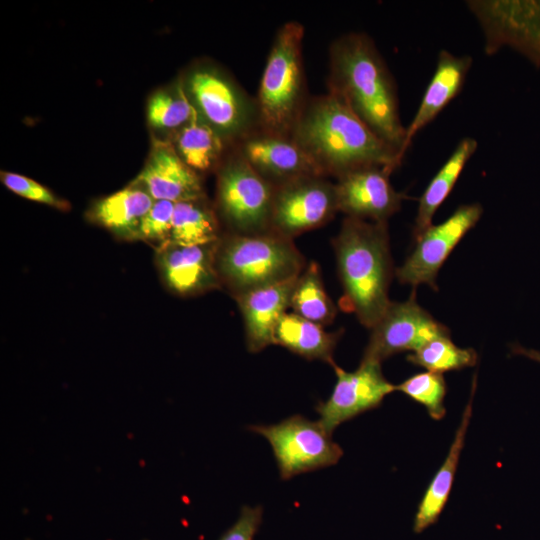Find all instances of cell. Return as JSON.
<instances>
[{
	"label": "cell",
	"instance_id": "cell-10",
	"mask_svg": "<svg viewBox=\"0 0 540 540\" xmlns=\"http://www.w3.org/2000/svg\"><path fill=\"white\" fill-rule=\"evenodd\" d=\"M467 6L485 38V53L510 46L540 64V1L472 0Z\"/></svg>",
	"mask_w": 540,
	"mask_h": 540
},
{
	"label": "cell",
	"instance_id": "cell-6",
	"mask_svg": "<svg viewBox=\"0 0 540 540\" xmlns=\"http://www.w3.org/2000/svg\"><path fill=\"white\" fill-rule=\"evenodd\" d=\"M179 81L198 119L230 147L259 128L255 98L213 62L193 64Z\"/></svg>",
	"mask_w": 540,
	"mask_h": 540
},
{
	"label": "cell",
	"instance_id": "cell-3",
	"mask_svg": "<svg viewBox=\"0 0 540 540\" xmlns=\"http://www.w3.org/2000/svg\"><path fill=\"white\" fill-rule=\"evenodd\" d=\"M332 246L343 288L340 306L371 329L391 302L388 292L395 270L388 223L345 217Z\"/></svg>",
	"mask_w": 540,
	"mask_h": 540
},
{
	"label": "cell",
	"instance_id": "cell-23",
	"mask_svg": "<svg viewBox=\"0 0 540 540\" xmlns=\"http://www.w3.org/2000/svg\"><path fill=\"white\" fill-rule=\"evenodd\" d=\"M477 147L478 143L474 138L465 137L461 139L447 161L431 179L419 198L417 215L412 230L413 240L417 239L432 225L434 214L453 190Z\"/></svg>",
	"mask_w": 540,
	"mask_h": 540
},
{
	"label": "cell",
	"instance_id": "cell-5",
	"mask_svg": "<svg viewBox=\"0 0 540 540\" xmlns=\"http://www.w3.org/2000/svg\"><path fill=\"white\" fill-rule=\"evenodd\" d=\"M302 23L281 25L272 42L255 98L259 128L290 136L308 98L304 65Z\"/></svg>",
	"mask_w": 540,
	"mask_h": 540
},
{
	"label": "cell",
	"instance_id": "cell-22",
	"mask_svg": "<svg viewBox=\"0 0 540 540\" xmlns=\"http://www.w3.org/2000/svg\"><path fill=\"white\" fill-rule=\"evenodd\" d=\"M342 334L343 329L328 332L320 324L286 312L275 328L274 345H280L306 360H319L332 366L335 363L333 354Z\"/></svg>",
	"mask_w": 540,
	"mask_h": 540
},
{
	"label": "cell",
	"instance_id": "cell-15",
	"mask_svg": "<svg viewBox=\"0 0 540 540\" xmlns=\"http://www.w3.org/2000/svg\"><path fill=\"white\" fill-rule=\"evenodd\" d=\"M232 147L274 186L304 176H324L291 136L257 128Z\"/></svg>",
	"mask_w": 540,
	"mask_h": 540
},
{
	"label": "cell",
	"instance_id": "cell-30",
	"mask_svg": "<svg viewBox=\"0 0 540 540\" xmlns=\"http://www.w3.org/2000/svg\"><path fill=\"white\" fill-rule=\"evenodd\" d=\"M175 203L167 200H154L150 210L143 217L137 239L157 243L158 248L168 244L172 229Z\"/></svg>",
	"mask_w": 540,
	"mask_h": 540
},
{
	"label": "cell",
	"instance_id": "cell-1",
	"mask_svg": "<svg viewBox=\"0 0 540 540\" xmlns=\"http://www.w3.org/2000/svg\"><path fill=\"white\" fill-rule=\"evenodd\" d=\"M327 88L404 158L406 127L400 117L397 86L369 35L350 32L330 44Z\"/></svg>",
	"mask_w": 540,
	"mask_h": 540
},
{
	"label": "cell",
	"instance_id": "cell-16",
	"mask_svg": "<svg viewBox=\"0 0 540 540\" xmlns=\"http://www.w3.org/2000/svg\"><path fill=\"white\" fill-rule=\"evenodd\" d=\"M217 242L208 245L168 243L157 250V265L165 285L175 294L193 296L221 286L215 265Z\"/></svg>",
	"mask_w": 540,
	"mask_h": 540
},
{
	"label": "cell",
	"instance_id": "cell-14",
	"mask_svg": "<svg viewBox=\"0 0 540 540\" xmlns=\"http://www.w3.org/2000/svg\"><path fill=\"white\" fill-rule=\"evenodd\" d=\"M390 172L380 166L362 167L336 178L339 212L346 217L387 221L406 199L390 182Z\"/></svg>",
	"mask_w": 540,
	"mask_h": 540
},
{
	"label": "cell",
	"instance_id": "cell-25",
	"mask_svg": "<svg viewBox=\"0 0 540 540\" xmlns=\"http://www.w3.org/2000/svg\"><path fill=\"white\" fill-rule=\"evenodd\" d=\"M219 217L206 197L175 203L168 243L191 246L214 244L221 238Z\"/></svg>",
	"mask_w": 540,
	"mask_h": 540
},
{
	"label": "cell",
	"instance_id": "cell-7",
	"mask_svg": "<svg viewBox=\"0 0 540 540\" xmlns=\"http://www.w3.org/2000/svg\"><path fill=\"white\" fill-rule=\"evenodd\" d=\"M217 172L216 212L228 232L251 235L271 231L275 186L230 147Z\"/></svg>",
	"mask_w": 540,
	"mask_h": 540
},
{
	"label": "cell",
	"instance_id": "cell-31",
	"mask_svg": "<svg viewBox=\"0 0 540 540\" xmlns=\"http://www.w3.org/2000/svg\"><path fill=\"white\" fill-rule=\"evenodd\" d=\"M2 183L15 194L56 209L67 211L69 203L56 196L48 188L37 181L13 172H1Z\"/></svg>",
	"mask_w": 540,
	"mask_h": 540
},
{
	"label": "cell",
	"instance_id": "cell-21",
	"mask_svg": "<svg viewBox=\"0 0 540 540\" xmlns=\"http://www.w3.org/2000/svg\"><path fill=\"white\" fill-rule=\"evenodd\" d=\"M154 199L139 184L96 201L88 212L98 225L124 239H137L140 223Z\"/></svg>",
	"mask_w": 540,
	"mask_h": 540
},
{
	"label": "cell",
	"instance_id": "cell-28",
	"mask_svg": "<svg viewBox=\"0 0 540 540\" xmlns=\"http://www.w3.org/2000/svg\"><path fill=\"white\" fill-rule=\"evenodd\" d=\"M407 361L427 371L441 373L472 367L478 355L472 348L455 345L450 335L436 337L407 356Z\"/></svg>",
	"mask_w": 540,
	"mask_h": 540
},
{
	"label": "cell",
	"instance_id": "cell-12",
	"mask_svg": "<svg viewBox=\"0 0 540 540\" xmlns=\"http://www.w3.org/2000/svg\"><path fill=\"white\" fill-rule=\"evenodd\" d=\"M450 335L448 327L437 321L416 301L413 290L403 302H390L371 328L363 359L382 362L401 352H415L428 341Z\"/></svg>",
	"mask_w": 540,
	"mask_h": 540
},
{
	"label": "cell",
	"instance_id": "cell-2",
	"mask_svg": "<svg viewBox=\"0 0 540 540\" xmlns=\"http://www.w3.org/2000/svg\"><path fill=\"white\" fill-rule=\"evenodd\" d=\"M290 136L328 178L367 166L393 172L403 160L329 92L308 98Z\"/></svg>",
	"mask_w": 540,
	"mask_h": 540
},
{
	"label": "cell",
	"instance_id": "cell-33",
	"mask_svg": "<svg viewBox=\"0 0 540 540\" xmlns=\"http://www.w3.org/2000/svg\"><path fill=\"white\" fill-rule=\"evenodd\" d=\"M511 352L515 355H521L540 363V350L525 348L519 344H513L511 346Z\"/></svg>",
	"mask_w": 540,
	"mask_h": 540
},
{
	"label": "cell",
	"instance_id": "cell-4",
	"mask_svg": "<svg viewBox=\"0 0 540 540\" xmlns=\"http://www.w3.org/2000/svg\"><path fill=\"white\" fill-rule=\"evenodd\" d=\"M215 265L221 285L236 298L296 278L306 263L293 239L271 230L221 236L216 245Z\"/></svg>",
	"mask_w": 540,
	"mask_h": 540
},
{
	"label": "cell",
	"instance_id": "cell-18",
	"mask_svg": "<svg viewBox=\"0 0 540 540\" xmlns=\"http://www.w3.org/2000/svg\"><path fill=\"white\" fill-rule=\"evenodd\" d=\"M296 278L258 288L234 298L243 318L245 343L249 352L257 353L274 345L275 328L290 308Z\"/></svg>",
	"mask_w": 540,
	"mask_h": 540
},
{
	"label": "cell",
	"instance_id": "cell-34",
	"mask_svg": "<svg viewBox=\"0 0 540 540\" xmlns=\"http://www.w3.org/2000/svg\"><path fill=\"white\" fill-rule=\"evenodd\" d=\"M144 540H148V539H144Z\"/></svg>",
	"mask_w": 540,
	"mask_h": 540
},
{
	"label": "cell",
	"instance_id": "cell-19",
	"mask_svg": "<svg viewBox=\"0 0 540 540\" xmlns=\"http://www.w3.org/2000/svg\"><path fill=\"white\" fill-rule=\"evenodd\" d=\"M472 65V57L457 56L447 50L438 53L435 71L418 109L406 128V148L416 134L432 122L460 93Z\"/></svg>",
	"mask_w": 540,
	"mask_h": 540
},
{
	"label": "cell",
	"instance_id": "cell-32",
	"mask_svg": "<svg viewBox=\"0 0 540 540\" xmlns=\"http://www.w3.org/2000/svg\"><path fill=\"white\" fill-rule=\"evenodd\" d=\"M263 508L259 505H244L237 520L219 538V540H254L262 523Z\"/></svg>",
	"mask_w": 540,
	"mask_h": 540
},
{
	"label": "cell",
	"instance_id": "cell-13",
	"mask_svg": "<svg viewBox=\"0 0 540 540\" xmlns=\"http://www.w3.org/2000/svg\"><path fill=\"white\" fill-rule=\"evenodd\" d=\"M332 368L336 375L332 393L316 406L320 423L331 434L340 424L380 406L384 398L395 391V385L385 378L378 361L362 358L352 372L336 363Z\"/></svg>",
	"mask_w": 540,
	"mask_h": 540
},
{
	"label": "cell",
	"instance_id": "cell-11",
	"mask_svg": "<svg viewBox=\"0 0 540 540\" xmlns=\"http://www.w3.org/2000/svg\"><path fill=\"white\" fill-rule=\"evenodd\" d=\"M482 213L480 204H464L442 223L429 226L414 240V250L403 265L395 269L398 281L414 288L426 284L437 291L439 270L457 244L477 224Z\"/></svg>",
	"mask_w": 540,
	"mask_h": 540
},
{
	"label": "cell",
	"instance_id": "cell-29",
	"mask_svg": "<svg viewBox=\"0 0 540 540\" xmlns=\"http://www.w3.org/2000/svg\"><path fill=\"white\" fill-rule=\"evenodd\" d=\"M395 391L423 405L432 419L441 420L445 416L447 386L443 374L426 371L412 375L395 385Z\"/></svg>",
	"mask_w": 540,
	"mask_h": 540
},
{
	"label": "cell",
	"instance_id": "cell-24",
	"mask_svg": "<svg viewBox=\"0 0 540 540\" xmlns=\"http://www.w3.org/2000/svg\"><path fill=\"white\" fill-rule=\"evenodd\" d=\"M178 156L200 175L217 170L230 146L207 124L195 118L170 135Z\"/></svg>",
	"mask_w": 540,
	"mask_h": 540
},
{
	"label": "cell",
	"instance_id": "cell-17",
	"mask_svg": "<svg viewBox=\"0 0 540 540\" xmlns=\"http://www.w3.org/2000/svg\"><path fill=\"white\" fill-rule=\"evenodd\" d=\"M135 183L154 200L177 203L206 197L200 175L182 161L169 140L154 141Z\"/></svg>",
	"mask_w": 540,
	"mask_h": 540
},
{
	"label": "cell",
	"instance_id": "cell-20",
	"mask_svg": "<svg viewBox=\"0 0 540 540\" xmlns=\"http://www.w3.org/2000/svg\"><path fill=\"white\" fill-rule=\"evenodd\" d=\"M476 388V376L473 378L471 397L462 414L460 425L454 436L449 452L428 485L414 519V531L420 533L434 524L443 511L454 481L461 451L464 446L467 428L472 416L473 395Z\"/></svg>",
	"mask_w": 540,
	"mask_h": 540
},
{
	"label": "cell",
	"instance_id": "cell-8",
	"mask_svg": "<svg viewBox=\"0 0 540 540\" xmlns=\"http://www.w3.org/2000/svg\"><path fill=\"white\" fill-rule=\"evenodd\" d=\"M248 429L270 443L281 479L335 465L343 455L320 421L296 414L271 425H251Z\"/></svg>",
	"mask_w": 540,
	"mask_h": 540
},
{
	"label": "cell",
	"instance_id": "cell-26",
	"mask_svg": "<svg viewBox=\"0 0 540 540\" xmlns=\"http://www.w3.org/2000/svg\"><path fill=\"white\" fill-rule=\"evenodd\" d=\"M290 308L293 313L322 326L334 321L337 308L325 290L317 262L307 264L296 278Z\"/></svg>",
	"mask_w": 540,
	"mask_h": 540
},
{
	"label": "cell",
	"instance_id": "cell-27",
	"mask_svg": "<svg viewBox=\"0 0 540 540\" xmlns=\"http://www.w3.org/2000/svg\"><path fill=\"white\" fill-rule=\"evenodd\" d=\"M197 118L178 80L172 86L154 93L147 105V120L153 128L170 135Z\"/></svg>",
	"mask_w": 540,
	"mask_h": 540
},
{
	"label": "cell",
	"instance_id": "cell-9",
	"mask_svg": "<svg viewBox=\"0 0 540 540\" xmlns=\"http://www.w3.org/2000/svg\"><path fill=\"white\" fill-rule=\"evenodd\" d=\"M339 212L335 183L321 175L275 186L271 230L294 239L331 221Z\"/></svg>",
	"mask_w": 540,
	"mask_h": 540
}]
</instances>
